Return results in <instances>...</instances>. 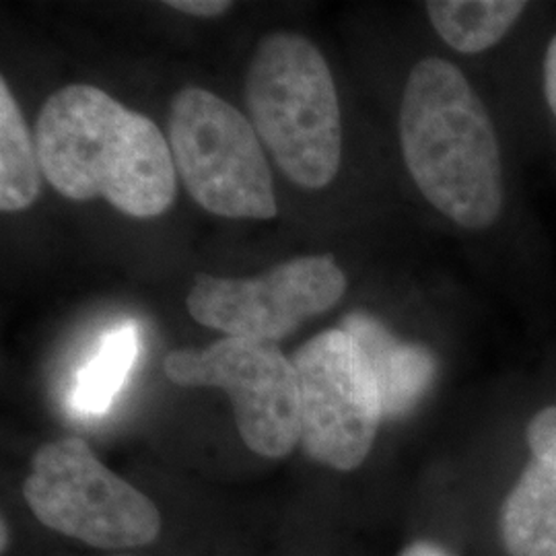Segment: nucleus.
<instances>
[{"instance_id": "13", "label": "nucleus", "mask_w": 556, "mask_h": 556, "mask_svg": "<svg viewBox=\"0 0 556 556\" xmlns=\"http://www.w3.org/2000/svg\"><path fill=\"white\" fill-rule=\"evenodd\" d=\"M38 144L31 139L7 80H0V208H29L41 190Z\"/></svg>"}, {"instance_id": "16", "label": "nucleus", "mask_w": 556, "mask_h": 556, "mask_svg": "<svg viewBox=\"0 0 556 556\" xmlns=\"http://www.w3.org/2000/svg\"><path fill=\"white\" fill-rule=\"evenodd\" d=\"M397 556H459L456 551L438 538L420 536L410 540Z\"/></svg>"}, {"instance_id": "17", "label": "nucleus", "mask_w": 556, "mask_h": 556, "mask_svg": "<svg viewBox=\"0 0 556 556\" xmlns=\"http://www.w3.org/2000/svg\"><path fill=\"white\" fill-rule=\"evenodd\" d=\"M7 546V523H2V548Z\"/></svg>"}, {"instance_id": "1", "label": "nucleus", "mask_w": 556, "mask_h": 556, "mask_svg": "<svg viewBox=\"0 0 556 556\" xmlns=\"http://www.w3.org/2000/svg\"><path fill=\"white\" fill-rule=\"evenodd\" d=\"M41 174L62 197L108 200L124 215L165 213L178 192L169 140L153 119L91 85H68L41 105Z\"/></svg>"}, {"instance_id": "10", "label": "nucleus", "mask_w": 556, "mask_h": 556, "mask_svg": "<svg viewBox=\"0 0 556 556\" xmlns=\"http://www.w3.org/2000/svg\"><path fill=\"white\" fill-rule=\"evenodd\" d=\"M357 342L374 378L378 381L383 417L410 415L438 379V358L415 342L397 340L379 319L355 312L340 326Z\"/></svg>"}, {"instance_id": "11", "label": "nucleus", "mask_w": 556, "mask_h": 556, "mask_svg": "<svg viewBox=\"0 0 556 556\" xmlns=\"http://www.w3.org/2000/svg\"><path fill=\"white\" fill-rule=\"evenodd\" d=\"M521 0H431L425 4L439 38L459 54L497 46L528 11Z\"/></svg>"}, {"instance_id": "15", "label": "nucleus", "mask_w": 556, "mask_h": 556, "mask_svg": "<svg viewBox=\"0 0 556 556\" xmlns=\"http://www.w3.org/2000/svg\"><path fill=\"white\" fill-rule=\"evenodd\" d=\"M542 85H544V98L551 108V114L556 118V34L548 41L544 62H542Z\"/></svg>"}, {"instance_id": "9", "label": "nucleus", "mask_w": 556, "mask_h": 556, "mask_svg": "<svg viewBox=\"0 0 556 556\" xmlns=\"http://www.w3.org/2000/svg\"><path fill=\"white\" fill-rule=\"evenodd\" d=\"M519 439L516 464L480 503V556H556V402L536 406Z\"/></svg>"}, {"instance_id": "12", "label": "nucleus", "mask_w": 556, "mask_h": 556, "mask_svg": "<svg viewBox=\"0 0 556 556\" xmlns=\"http://www.w3.org/2000/svg\"><path fill=\"white\" fill-rule=\"evenodd\" d=\"M140 349L135 321L122 324L101 340L100 349L77 374L71 390V408L80 417H103L130 376Z\"/></svg>"}, {"instance_id": "14", "label": "nucleus", "mask_w": 556, "mask_h": 556, "mask_svg": "<svg viewBox=\"0 0 556 556\" xmlns=\"http://www.w3.org/2000/svg\"><path fill=\"white\" fill-rule=\"evenodd\" d=\"M165 4L194 17H217L233 7V2L227 0H169Z\"/></svg>"}, {"instance_id": "2", "label": "nucleus", "mask_w": 556, "mask_h": 556, "mask_svg": "<svg viewBox=\"0 0 556 556\" xmlns=\"http://www.w3.org/2000/svg\"><path fill=\"white\" fill-rule=\"evenodd\" d=\"M400 147L420 194L470 231L497 223L505 172L493 118L450 60H418L400 103Z\"/></svg>"}, {"instance_id": "7", "label": "nucleus", "mask_w": 556, "mask_h": 556, "mask_svg": "<svg viewBox=\"0 0 556 556\" xmlns=\"http://www.w3.org/2000/svg\"><path fill=\"white\" fill-rule=\"evenodd\" d=\"M163 369L179 386L227 392L239 435L260 456H287L298 445V371L275 342L227 337L202 351L169 353Z\"/></svg>"}, {"instance_id": "6", "label": "nucleus", "mask_w": 556, "mask_h": 556, "mask_svg": "<svg viewBox=\"0 0 556 556\" xmlns=\"http://www.w3.org/2000/svg\"><path fill=\"white\" fill-rule=\"evenodd\" d=\"M293 365L299 381V441L305 454L340 472L369 457L386 420L378 381L342 328L305 342Z\"/></svg>"}, {"instance_id": "5", "label": "nucleus", "mask_w": 556, "mask_h": 556, "mask_svg": "<svg viewBox=\"0 0 556 556\" xmlns=\"http://www.w3.org/2000/svg\"><path fill=\"white\" fill-rule=\"evenodd\" d=\"M23 497L46 528L96 548H137L160 536L157 505L105 468L83 439L46 443Z\"/></svg>"}, {"instance_id": "4", "label": "nucleus", "mask_w": 556, "mask_h": 556, "mask_svg": "<svg viewBox=\"0 0 556 556\" xmlns=\"http://www.w3.org/2000/svg\"><path fill=\"white\" fill-rule=\"evenodd\" d=\"M169 149L190 197L227 219H275L277 199L254 124L219 96L181 89L169 114Z\"/></svg>"}, {"instance_id": "8", "label": "nucleus", "mask_w": 556, "mask_h": 556, "mask_svg": "<svg viewBox=\"0 0 556 556\" xmlns=\"http://www.w3.org/2000/svg\"><path fill=\"white\" fill-rule=\"evenodd\" d=\"M346 291V277L332 256L287 260L254 278L199 275L188 293V312L227 337L277 342L307 318L332 309Z\"/></svg>"}, {"instance_id": "3", "label": "nucleus", "mask_w": 556, "mask_h": 556, "mask_svg": "<svg viewBox=\"0 0 556 556\" xmlns=\"http://www.w3.org/2000/svg\"><path fill=\"white\" fill-rule=\"evenodd\" d=\"M245 100L260 140L287 178L307 190L334 179L342 155L337 85L312 41L291 31L262 38Z\"/></svg>"}]
</instances>
